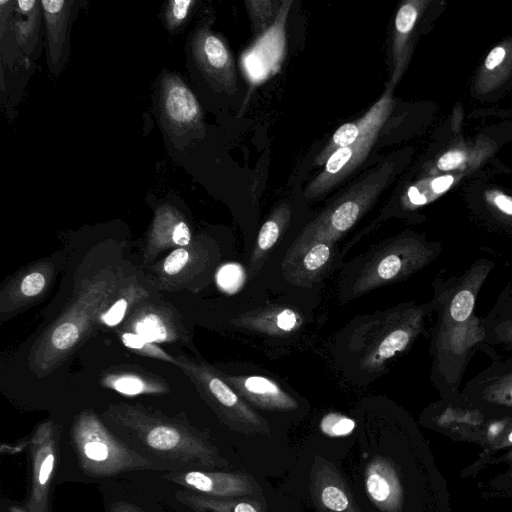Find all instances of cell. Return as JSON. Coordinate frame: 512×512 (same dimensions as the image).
Returning a JSON list of instances; mask_svg holds the SVG:
<instances>
[{
    "mask_svg": "<svg viewBox=\"0 0 512 512\" xmlns=\"http://www.w3.org/2000/svg\"><path fill=\"white\" fill-rule=\"evenodd\" d=\"M102 418L132 449L160 464L179 470L215 462L213 448L185 417L167 416L139 403H118L109 404Z\"/></svg>",
    "mask_w": 512,
    "mask_h": 512,
    "instance_id": "cell-1",
    "label": "cell"
},
{
    "mask_svg": "<svg viewBox=\"0 0 512 512\" xmlns=\"http://www.w3.org/2000/svg\"><path fill=\"white\" fill-rule=\"evenodd\" d=\"M126 278L122 269L108 267L82 281L73 299L31 347L28 366L36 377L50 375L80 348Z\"/></svg>",
    "mask_w": 512,
    "mask_h": 512,
    "instance_id": "cell-2",
    "label": "cell"
},
{
    "mask_svg": "<svg viewBox=\"0 0 512 512\" xmlns=\"http://www.w3.org/2000/svg\"><path fill=\"white\" fill-rule=\"evenodd\" d=\"M71 443L84 474L93 478L132 471H175L132 449L91 409L77 414L70 430Z\"/></svg>",
    "mask_w": 512,
    "mask_h": 512,
    "instance_id": "cell-3",
    "label": "cell"
},
{
    "mask_svg": "<svg viewBox=\"0 0 512 512\" xmlns=\"http://www.w3.org/2000/svg\"><path fill=\"white\" fill-rule=\"evenodd\" d=\"M394 170L395 164L390 160L379 162L373 167L305 227L289 249L286 262L294 263L313 243L332 244L352 228L389 185Z\"/></svg>",
    "mask_w": 512,
    "mask_h": 512,
    "instance_id": "cell-4",
    "label": "cell"
},
{
    "mask_svg": "<svg viewBox=\"0 0 512 512\" xmlns=\"http://www.w3.org/2000/svg\"><path fill=\"white\" fill-rule=\"evenodd\" d=\"M441 252L442 246L438 242L416 236L399 238L365 267L356 282V292H367L406 278L435 261Z\"/></svg>",
    "mask_w": 512,
    "mask_h": 512,
    "instance_id": "cell-5",
    "label": "cell"
},
{
    "mask_svg": "<svg viewBox=\"0 0 512 512\" xmlns=\"http://www.w3.org/2000/svg\"><path fill=\"white\" fill-rule=\"evenodd\" d=\"M460 397L491 417H512V357L492 360L467 381Z\"/></svg>",
    "mask_w": 512,
    "mask_h": 512,
    "instance_id": "cell-6",
    "label": "cell"
},
{
    "mask_svg": "<svg viewBox=\"0 0 512 512\" xmlns=\"http://www.w3.org/2000/svg\"><path fill=\"white\" fill-rule=\"evenodd\" d=\"M60 433L52 420L38 424L29 438L31 485L28 512H47L49 492L58 458Z\"/></svg>",
    "mask_w": 512,
    "mask_h": 512,
    "instance_id": "cell-7",
    "label": "cell"
},
{
    "mask_svg": "<svg viewBox=\"0 0 512 512\" xmlns=\"http://www.w3.org/2000/svg\"><path fill=\"white\" fill-rule=\"evenodd\" d=\"M56 267L49 260L34 262L18 271L1 289L0 317L8 319L42 299L55 278Z\"/></svg>",
    "mask_w": 512,
    "mask_h": 512,
    "instance_id": "cell-8",
    "label": "cell"
},
{
    "mask_svg": "<svg viewBox=\"0 0 512 512\" xmlns=\"http://www.w3.org/2000/svg\"><path fill=\"white\" fill-rule=\"evenodd\" d=\"M209 254L199 238L184 247L173 249L151 267L154 285L175 292L191 288L194 280L207 268Z\"/></svg>",
    "mask_w": 512,
    "mask_h": 512,
    "instance_id": "cell-9",
    "label": "cell"
},
{
    "mask_svg": "<svg viewBox=\"0 0 512 512\" xmlns=\"http://www.w3.org/2000/svg\"><path fill=\"white\" fill-rule=\"evenodd\" d=\"M121 330L131 331L156 344L184 341L188 335L174 307L150 299L130 313Z\"/></svg>",
    "mask_w": 512,
    "mask_h": 512,
    "instance_id": "cell-10",
    "label": "cell"
},
{
    "mask_svg": "<svg viewBox=\"0 0 512 512\" xmlns=\"http://www.w3.org/2000/svg\"><path fill=\"white\" fill-rule=\"evenodd\" d=\"M384 123L374 125L356 142L335 150L323 170L307 185L304 195L319 197L350 175L369 154Z\"/></svg>",
    "mask_w": 512,
    "mask_h": 512,
    "instance_id": "cell-11",
    "label": "cell"
},
{
    "mask_svg": "<svg viewBox=\"0 0 512 512\" xmlns=\"http://www.w3.org/2000/svg\"><path fill=\"white\" fill-rule=\"evenodd\" d=\"M290 5L291 1H283L274 24L242 56V68L251 84L263 82L274 74L283 59L285 22Z\"/></svg>",
    "mask_w": 512,
    "mask_h": 512,
    "instance_id": "cell-12",
    "label": "cell"
},
{
    "mask_svg": "<svg viewBox=\"0 0 512 512\" xmlns=\"http://www.w3.org/2000/svg\"><path fill=\"white\" fill-rule=\"evenodd\" d=\"M195 60L206 75L221 90L233 94L237 78L233 58L224 42L209 30H200L194 39Z\"/></svg>",
    "mask_w": 512,
    "mask_h": 512,
    "instance_id": "cell-13",
    "label": "cell"
},
{
    "mask_svg": "<svg viewBox=\"0 0 512 512\" xmlns=\"http://www.w3.org/2000/svg\"><path fill=\"white\" fill-rule=\"evenodd\" d=\"M193 240L190 227L184 216L169 204L160 205L147 235L143 261L152 263L155 258L168 249L187 246Z\"/></svg>",
    "mask_w": 512,
    "mask_h": 512,
    "instance_id": "cell-14",
    "label": "cell"
},
{
    "mask_svg": "<svg viewBox=\"0 0 512 512\" xmlns=\"http://www.w3.org/2000/svg\"><path fill=\"white\" fill-rule=\"evenodd\" d=\"M162 110L169 126L178 130L192 128L202 119V110L197 98L175 75L169 74L163 78Z\"/></svg>",
    "mask_w": 512,
    "mask_h": 512,
    "instance_id": "cell-15",
    "label": "cell"
},
{
    "mask_svg": "<svg viewBox=\"0 0 512 512\" xmlns=\"http://www.w3.org/2000/svg\"><path fill=\"white\" fill-rule=\"evenodd\" d=\"M485 340L482 351L498 359L499 351L512 352V284L499 294L491 310L482 317Z\"/></svg>",
    "mask_w": 512,
    "mask_h": 512,
    "instance_id": "cell-16",
    "label": "cell"
},
{
    "mask_svg": "<svg viewBox=\"0 0 512 512\" xmlns=\"http://www.w3.org/2000/svg\"><path fill=\"white\" fill-rule=\"evenodd\" d=\"M388 88L364 116L354 122L341 125L334 132L326 146L315 158L316 165L325 164L335 150L356 142L374 125L387 120L393 104L391 88Z\"/></svg>",
    "mask_w": 512,
    "mask_h": 512,
    "instance_id": "cell-17",
    "label": "cell"
},
{
    "mask_svg": "<svg viewBox=\"0 0 512 512\" xmlns=\"http://www.w3.org/2000/svg\"><path fill=\"white\" fill-rule=\"evenodd\" d=\"M163 478L203 496H229L239 490V482L234 476L220 472L179 469L164 472Z\"/></svg>",
    "mask_w": 512,
    "mask_h": 512,
    "instance_id": "cell-18",
    "label": "cell"
},
{
    "mask_svg": "<svg viewBox=\"0 0 512 512\" xmlns=\"http://www.w3.org/2000/svg\"><path fill=\"white\" fill-rule=\"evenodd\" d=\"M101 386L127 397L140 395H159L170 392L165 379L143 371L133 369H110L102 373Z\"/></svg>",
    "mask_w": 512,
    "mask_h": 512,
    "instance_id": "cell-19",
    "label": "cell"
},
{
    "mask_svg": "<svg viewBox=\"0 0 512 512\" xmlns=\"http://www.w3.org/2000/svg\"><path fill=\"white\" fill-rule=\"evenodd\" d=\"M151 291L136 276H127L98 317V326L108 328L123 324L130 313L150 299Z\"/></svg>",
    "mask_w": 512,
    "mask_h": 512,
    "instance_id": "cell-20",
    "label": "cell"
},
{
    "mask_svg": "<svg viewBox=\"0 0 512 512\" xmlns=\"http://www.w3.org/2000/svg\"><path fill=\"white\" fill-rule=\"evenodd\" d=\"M420 2L407 1L398 9L394 21L392 41V60L394 70L390 80V88L397 83L404 69L406 45L419 16Z\"/></svg>",
    "mask_w": 512,
    "mask_h": 512,
    "instance_id": "cell-21",
    "label": "cell"
},
{
    "mask_svg": "<svg viewBox=\"0 0 512 512\" xmlns=\"http://www.w3.org/2000/svg\"><path fill=\"white\" fill-rule=\"evenodd\" d=\"M71 4V1L64 0L41 1L47 29L48 54L52 65H57L62 56Z\"/></svg>",
    "mask_w": 512,
    "mask_h": 512,
    "instance_id": "cell-22",
    "label": "cell"
},
{
    "mask_svg": "<svg viewBox=\"0 0 512 512\" xmlns=\"http://www.w3.org/2000/svg\"><path fill=\"white\" fill-rule=\"evenodd\" d=\"M227 380L241 392L252 396L261 403L278 407L291 406L293 403V400L269 378L263 376H227Z\"/></svg>",
    "mask_w": 512,
    "mask_h": 512,
    "instance_id": "cell-23",
    "label": "cell"
},
{
    "mask_svg": "<svg viewBox=\"0 0 512 512\" xmlns=\"http://www.w3.org/2000/svg\"><path fill=\"white\" fill-rule=\"evenodd\" d=\"M290 213L287 203L281 204L274 210L259 231L254 258H259L277 242L282 230L289 222Z\"/></svg>",
    "mask_w": 512,
    "mask_h": 512,
    "instance_id": "cell-24",
    "label": "cell"
},
{
    "mask_svg": "<svg viewBox=\"0 0 512 512\" xmlns=\"http://www.w3.org/2000/svg\"><path fill=\"white\" fill-rule=\"evenodd\" d=\"M122 344L130 351L142 357L153 358L177 366V358L164 351L160 346L131 331L119 330Z\"/></svg>",
    "mask_w": 512,
    "mask_h": 512,
    "instance_id": "cell-25",
    "label": "cell"
},
{
    "mask_svg": "<svg viewBox=\"0 0 512 512\" xmlns=\"http://www.w3.org/2000/svg\"><path fill=\"white\" fill-rule=\"evenodd\" d=\"M283 1L249 0L245 4L250 15L254 31L261 35L276 21Z\"/></svg>",
    "mask_w": 512,
    "mask_h": 512,
    "instance_id": "cell-26",
    "label": "cell"
},
{
    "mask_svg": "<svg viewBox=\"0 0 512 512\" xmlns=\"http://www.w3.org/2000/svg\"><path fill=\"white\" fill-rule=\"evenodd\" d=\"M331 246L329 242H316L311 244L302 254L303 268L307 272H315L328 262L331 256Z\"/></svg>",
    "mask_w": 512,
    "mask_h": 512,
    "instance_id": "cell-27",
    "label": "cell"
},
{
    "mask_svg": "<svg viewBox=\"0 0 512 512\" xmlns=\"http://www.w3.org/2000/svg\"><path fill=\"white\" fill-rule=\"evenodd\" d=\"M244 281V272L240 265L235 263L225 264L216 273L218 287L227 293L237 291Z\"/></svg>",
    "mask_w": 512,
    "mask_h": 512,
    "instance_id": "cell-28",
    "label": "cell"
},
{
    "mask_svg": "<svg viewBox=\"0 0 512 512\" xmlns=\"http://www.w3.org/2000/svg\"><path fill=\"white\" fill-rule=\"evenodd\" d=\"M320 427L329 436H346L354 430L355 422L341 414L330 413L323 417Z\"/></svg>",
    "mask_w": 512,
    "mask_h": 512,
    "instance_id": "cell-29",
    "label": "cell"
},
{
    "mask_svg": "<svg viewBox=\"0 0 512 512\" xmlns=\"http://www.w3.org/2000/svg\"><path fill=\"white\" fill-rule=\"evenodd\" d=\"M195 2L193 0H172L169 2L165 17L169 29L178 27L187 17L190 7Z\"/></svg>",
    "mask_w": 512,
    "mask_h": 512,
    "instance_id": "cell-30",
    "label": "cell"
},
{
    "mask_svg": "<svg viewBox=\"0 0 512 512\" xmlns=\"http://www.w3.org/2000/svg\"><path fill=\"white\" fill-rule=\"evenodd\" d=\"M366 486L370 496L377 502H384L391 495L389 482L379 473H371L367 478Z\"/></svg>",
    "mask_w": 512,
    "mask_h": 512,
    "instance_id": "cell-31",
    "label": "cell"
},
{
    "mask_svg": "<svg viewBox=\"0 0 512 512\" xmlns=\"http://www.w3.org/2000/svg\"><path fill=\"white\" fill-rule=\"evenodd\" d=\"M323 504L330 510L342 512L348 507V498L345 493L336 486H327L321 494Z\"/></svg>",
    "mask_w": 512,
    "mask_h": 512,
    "instance_id": "cell-32",
    "label": "cell"
},
{
    "mask_svg": "<svg viewBox=\"0 0 512 512\" xmlns=\"http://www.w3.org/2000/svg\"><path fill=\"white\" fill-rule=\"evenodd\" d=\"M23 15L27 16L26 20L16 21L17 38L21 45L27 44L35 32L39 16V8L37 7L33 11Z\"/></svg>",
    "mask_w": 512,
    "mask_h": 512,
    "instance_id": "cell-33",
    "label": "cell"
},
{
    "mask_svg": "<svg viewBox=\"0 0 512 512\" xmlns=\"http://www.w3.org/2000/svg\"><path fill=\"white\" fill-rule=\"evenodd\" d=\"M466 158L465 153L462 151H449L443 154L437 161L438 169L442 171H449L460 166Z\"/></svg>",
    "mask_w": 512,
    "mask_h": 512,
    "instance_id": "cell-34",
    "label": "cell"
},
{
    "mask_svg": "<svg viewBox=\"0 0 512 512\" xmlns=\"http://www.w3.org/2000/svg\"><path fill=\"white\" fill-rule=\"evenodd\" d=\"M276 325L283 331H291L297 325V315L291 309H284L277 315Z\"/></svg>",
    "mask_w": 512,
    "mask_h": 512,
    "instance_id": "cell-35",
    "label": "cell"
},
{
    "mask_svg": "<svg viewBox=\"0 0 512 512\" xmlns=\"http://www.w3.org/2000/svg\"><path fill=\"white\" fill-rule=\"evenodd\" d=\"M505 55L506 50L503 47L497 46L493 48L485 59V68L488 70H493L501 64L505 58Z\"/></svg>",
    "mask_w": 512,
    "mask_h": 512,
    "instance_id": "cell-36",
    "label": "cell"
},
{
    "mask_svg": "<svg viewBox=\"0 0 512 512\" xmlns=\"http://www.w3.org/2000/svg\"><path fill=\"white\" fill-rule=\"evenodd\" d=\"M454 181L453 176L444 175L434 178L430 183V190L435 194H440L449 189Z\"/></svg>",
    "mask_w": 512,
    "mask_h": 512,
    "instance_id": "cell-37",
    "label": "cell"
},
{
    "mask_svg": "<svg viewBox=\"0 0 512 512\" xmlns=\"http://www.w3.org/2000/svg\"><path fill=\"white\" fill-rule=\"evenodd\" d=\"M109 512H144V511H142L140 508H138L137 506H135L131 503H128L125 501H117L111 505Z\"/></svg>",
    "mask_w": 512,
    "mask_h": 512,
    "instance_id": "cell-38",
    "label": "cell"
},
{
    "mask_svg": "<svg viewBox=\"0 0 512 512\" xmlns=\"http://www.w3.org/2000/svg\"><path fill=\"white\" fill-rule=\"evenodd\" d=\"M38 4L35 0H20L16 2V9L21 14H27L37 8Z\"/></svg>",
    "mask_w": 512,
    "mask_h": 512,
    "instance_id": "cell-39",
    "label": "cell"
},
{
    "mask_svg": "<svg viewBox=\"0 0 512 512\" xmlns=\"http://www.w3.org/2000/svg\"><path fill=\"white\" fill-rule=\"evenodd\" d=\"M233 512H257L256 509L249 503L240 502L235 505Z\"/></svg>",
    "mask_w": 512,
    "mask_h": 512,
    "instance_id": "cell-40",
    "label": "cell"
},
{
    "mask_svg": "<svg viewBox=\"0 0 512 512\" xmlns=\"http://www.w3.org/2000/svg\"><path fill=\"white\" fill-rule=\"evenodd\" d=\"M10 512H28L27 507L13 506L10 508Z\"/></svg>",
    "mask_w": 512,
    "mask_h": 512,
    "instance_id": "cell-41",
    "label": "cell"
},
{
    "mask_svg": "<svg viewBox=\"0 0 512 512\" xmlns=\"http://www.w3.org/2000/svg\"><path fill=\"white\" fill-rule=\"evenodd\" d=\"M505 459L506 461L508 462L510 468H511V473H512V449L505 455Z\"/></svg>",
    "mask_w": 512,
    "mask_h": 512,
    "instance_id": "cell-42",
    "label": "cell"
}]
</instances>
